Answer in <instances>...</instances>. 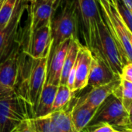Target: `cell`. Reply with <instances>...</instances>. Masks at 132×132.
I'll return each mask as SVG.
<instances>
[{
    "mask_svg": "<svg viewBox=\"0 0 132 132\" xmlns=\"http://www.w3.org/2000/svg\"><path fill=\"white\" fill-rule=\"evenodd\" d=\"M22 40V37H21ZM50 54L41 58H33L24 50L22 40V53L19 79L16 91L27 106L32 117L46 82Z\"/></svg>",
    "mask_w": 132,
    "mask_h": 132,
    "instance_id": "6da1fadb",
    "label": "cell"
},
{
    "mask_svg": "<svg viewBox=\"0 0 132 132\" xmlns=\"http://www.w3.org/2000/svg\"><path fill=\"white\" fill-rule=\"evenodd\" d=\"M59 10L57 15L53 14L51 20V51L63 41L79 38V20L76 0L57 1L54 8Z\"/></svg>",
    "mask_w": 132,
    "mask_h": 132,
    "instance_id": "7a4b0ae2",
    "label": "cell"
},
{
    "mask_svg": "<svg viewBox=\"0 0 132 132\" xmlns=\"http://www.w3.org/2000/svg\"><path fill=\"white\" fill-rule=\"evenodd\" d=\"M86 46L91 51H97L99 39V23L102 18L97 0H76Z\"/></svg>",
    "mask_w": 132,
    "mask_h": 132,
    "instance_id": "3957f363",
    "label": "cell"
},
{
    "mask_svg": "<svg viewBox=\"0 0 132 132\" xmlns=\"http://www.w3.org/2000/svg\"><path fill=\"white\" fill-rule=\"evenodd\" d=\"M21 53L22 40L19 36L12 51L0 62V100L17 96L16 88L20 75Z\"/></svg>",
    "mask_w": 132,
    "mask_h": 132,
    "instance_id": "277c9868",
    "label": "cell"
},
{
    "mask_svg": "<svg viewBox=\"0 0 132 132\" xmlns=\"http://www.w3.org/2000/svg\"><path fill=\"white\" fill-rule=\"evenodd\" d=\"M100 123H110L114 129L118 130L130 128L128 112L123 106L121 100L113 93L110 95L98 107L96 113L88 126Z\"/></svg>",
    "mask_w": 132,
    "mask_h": 132,
    "instance_id": "5b68a950",
    "label": "cell"
},
{
    "mask_svg": "<svg viewBox=\"0 0 132 132\" xmlns=\"http://www.w3.org/2000/svg\"><path fill=\"white\" fill-rule=\"evenodd\" d=\"M103 16V15H102ZM97 51L111 70L120 76L125 64L116 41L113 38L106 22L102 16L99 23V39Z\"/></svg>",
    "mask_w": 132,
    "mask_h": 132,
    "instance_id": "8992f818",
    "label": "cell"
},
{
    "mask_svg": "<svg viewBox=\"0 0 132 132\" xmlns=\"http://www.w3.org/2000/svg\"><path fill=\"white\" fill-rule=\"evenodd\" d=\"M28 117L27 106L18 96L0 100V132H13Z\"/></svg>",
    "mask_w": 132,
    "mask_h": 132,
    "instance_id": "52a82bcc",
    "label": "cell"
},
{
    "mask_svg": "<svg viewBox=\"0 0 132 132\" xmlns=\"http://www.w3.org/2000/svg\"><path fill=\"white\" fill-rule=\"evenodd\" d=\"M24 50L33 58H41L51 54V23L36 30H29L28 36L22 35Z\"/></svg>",
    "mask_w": 132,
    "mask_h": 132,
    "instance_id": "ba28073f",
    "label": "cell"
},
{
    "mask_svg": "<svg viewBox=\"0 0 132 132\" xmlns=\"http://www.w3.org/2000/svg\"><path fill=\"white\" fill-rule=\"evenodd\" d=\"M21 2L8 25L4 29L0 30V62L7 57L19 38L20 23L25 8Z\"/></svg>",
    "mask_w": 132,
    "mask_h": 132,
    "instance_id": "9c48e42d",
    "label": "cell"
},
{
    "mask_svg": "<svg viewBox=\"0 0 132 132\" xmlns=\"http://www.w3.org/2000/svg\"><path fill=\"white\" fill-rule=\"evenodd\" d=\"M91 52L92 60L88 79V86L92 88L97 87L107 84L120 77L111 70L99 51H94Z\"/></svg>",
    "mask_w": 132,
    "mask_h": 132,
    "instance_id": "30bf717a",
    "label": "cell"
},
{
    "mask_svg": "<svg viewBox=\"0 0 132 132\" xmlns=\"http://www.w3.org/2000/svg\"><path fill=\"white\" fill-rule=\"evenodd\" d=\"M70 40L71 39L63 41L51 51L45 82L54 86L60 85L61 74Z\"/></svg>",
    "mask_w": 132,
    "mask_h": 132,
    "instance_id": "8fae6325",
    "label": "cell"
},
{
    "mask_svg": "<svg viewBox=\"0 0 132 132\" xmlns=\"http://www.w3.org/2000/svg\"><path fill=\"white\" fill-rule=\"evenodd\" d=\"M92 60V52L81 43L79 47L76 62V82L74 92L82 90L88 86V79Z\"/></svg>",
    "mask_w": 132,
    "mask_h": 132,
    "instance_id": "7c38bea8",
    "label": "cell"
},
{
    "mask_svg": "<svg viewBox=\"0 0 132 132\" xmlns=\"http://www.w3.org/2000/svg\"><path fill=\"white\" fill-rule=\"evenodd\" d=\"M120 81V78L119 77L107 84L93 87L89 93L79 98L77 102L87 103L93 107L98 108L102 103L113 93V91L118 86Z\"/></svg>",
    "mask_w": 132,
    "mask_h": 132,
    "instance_id": "4fadbf2b",
    "label": "cell"
},
{
    "mask_svg": "<svg viewBox=\"0 0 132 132\" xmlns=\"http://www.w3.org/2000/svg\"><path fill=\"white\" fill-rule=\"evenodd\" d=\"M54 10L52 3H36L31 5L30 28L34 32L36 30L51 23Z\"/></svg>",
    "mask_w": 132,
    "mask_h": 132,
    "instance_id": "5bb4252c",
    "label": "cell"
},
{
    "mask_svg": "<svg viewBox=\"0 0 132 132\" xmlns=\"http://www.w3.org/2000/svg\"><path fill=\"white\" fill-rule=\"evenodd\" d=\"M97 109L87 103H76L71 110V113L74 126L78 132H82L89 125L96 113Z\"/></svg>",
    "mask_w": 132,
    "mask_h": 132,
    "instance_id": "9a60e30c",
    "label": "cell"
},
{
    "mask_svg": "<svg viewBox=\"0 0 132 132\" xmlns=\"http://www.w3.org/2000/svg\"><path fill=\"white\" fill-rule=\"evenodd\" d=\"M58 86L45 82L32 117L45 116L52 112L53 103Z\"/></svg>",
    "mask_w": 132,
    "mask_h": 132,
    "instance_id": "2e32d148",
    "label": "cell"
},
{
    "mask_svg": "<svg viewBox=\"0 0 132 132\" xmlns=\"http://www.w3.org/2000/svg\"><path fill=\"white\" fill-rule=\"evenodd\" d=\"M80 43L81 42L79 38H73L70 40L67 54H66L64 61L63 68L61 74L60 85H66V81H67L69 74L76 64Z\"/></svg>",
    "mask_w": 132,
    "mask_h": 132,
    "instance_id": "e0dca14e",
    "label": "cell"
},
{
    "mask_svg": "<svg viewBox=\"0 0 132 132\" xmlns=\"http://www.w3.org/2000/svg\"><path fill=\"white\" fill-rule=\"evenodd\" d=\"M54 123L61 132H78L74 126L71 110L64 107L49 113Z\"/></svg>",
    "mask_w": 132,
    "mask_h": 132,
    "instance_id": "ac0fdd59",
    "label": "cell"
},
{
    "mask_svg": "<svg viewBox=\"0 0 132 132\" xmlns=\"http://www.w3.org/2000/svg\"><path fill=\"white\" fill-rule=\"evenodd\" d=\"M74 92H72L66 85H59L55 94L52 111L60 110L65 107L74 96Z\"/></svg>",
    "mask_w": 132,
    "mask_h": 132,
    "instance_id": "d6986e66",
    "label": "cell"
},
{
    "mask_svg": "<svg viewBox=\"0 0 132 132\" xmlns=\"http://www.w3.org/2000/svg\"><path fill=\"white\" fill-rule=\"evenodd\" d=\"M31 118L36 132H61L53 121L50 114Z\"/></svg>",
    "mask_w": 132,
    "mask_h": 132,
    "instance_id": "ffe728a7",
    "label": "cell"
},
{
    "mask_svg": "<svg viewBox=\"0 0 132 132\" xmlns=\"http://www.w3.org/2000/svg\"><path fill=\"white\" fill-rule=\"evenodd\" d=\"M113 93L121 100L123 106L127 110L129 103L132 101V82L120 79L118 86Z\"/></svg>",
    "mask_w": 132,
    "mask_h": 132,
    "instance_id": "44dd1931",
    "label": "cell"
},
{
    "mask_svg": "<svg viewBox=\"0 0 132 132\" xmlns=\"http://www.w3.org/2000/svg\"><path fill=\"white\" fill-rule=\"evenodd\" d=\"M114 6L118 11L122 22L127 29L132 34V13L125 6L121 0H116L114 2Z\"/></svg>",
    "mask_w": 132,
    "mask_h": 132,
    "instance_id": "7402d4cb",
    "label": "cell"
},
{
    "mask_svg": "<svg viewBox=\"0 0 132 132\" xmlns=\"http://www.w3.org/2000/svg\"><path fill=\"white\" fill-rule=\"evenodd\" d=\"M85 129L87 130V131L83 130L85 132H111L115 130L112 125L107 123H100L92 126H88Z\"/></svg>",
    "mask_w": 132,
    "mask_h": 132,
    "instance_id": "603a6c76",
    "label": "cell"
},
{
    "mask_svg": "<svg viewBox=\"0 0 132 132\" xmlns=\"http://www.w3.org/2000/svg\"><path fill=\"white\" fill-rule=\"evenodd\" d=\"M13 132H36L30 117H27Z\"/></svg>",
    "mask_w": 132,
    "mask_h": 132,
    "instance_id": "cb8c5ba5",
    "label": "cell"
},
{
    "mask_svg": "<svg viewBox=\"0 0 132 132\" xmlns=\"http://www.w3.org/2000/svg\"><path fill=\"white\" fill-rule=\"evenodd\" d=\"M120 78L132 82V63H127L123 65Z\"/></svg>",
    "mask_w": 132,
    "mask_h": 132,
    "instance_id": "d4e9b609",
    "label": "cell"
},
{
    "mask_svg": "<svg viewBox=\"0 0 132 132\" xmlns=\"http://www.w3.org/2000/svg\"><path fill=\"white\" fill-rule=\"evenodd\" d=\"M125 6L132 13V0H121Z\"/></svg>",
    "mask_w": 132,
    "mask_h": 132,
    "instance_id": "484cf974",
    "label": "cell"
},
{
    "mask_svg": "<svg viewBox=\"0 0 132 132\" xmlns=\"http://www.w3.org/2000/svg\"><path fill=\"white\" fill-rule=\"evenodd\" d=\"M57 1H58V0H37L36 3H52L55 6Z\"/></svg>",
    "mask_w": 132,
    "mask_h": 132,
    "instance_id": "4316f807",
    "label": "cell"
},
{
    "mask_svg": "<svg viewBox=\"0 0 132 132\" xmlns=\"http://www.w3.org/2000/svg\"><path fill=\"white\" fill-rule=\"evenodd\" d=\"M127 110L129 115L132 114V101H130V103H129V105H128V106L127 108Z\"/></svg>",
    "mask_w": 132,
    "mask_h": 132,
    "instance_id": "83f0119b",
    "label": "cell"
},
{
    "mask_svg": "<svg viewBox=\"0 0 132 132\" xmlns=\"http://www.w3.org/2000/svg\"><path fill=\"white\" fill-rule=\"evenodd\" d=\"M127 34H128V37L130 39V44H131V47H132V34L127 30Z\"/></svg>",
    "mask_w": 132,
    "mask_h": 132,
    "instance_id": "f1b7e54d",
    "label": "cell"
},
{
    "mask_svg": "<svg viewBox=\"0 0 132 132\" xmlns=\"http://www.w3.org/2000/svg\"><path fill=\"white\" fill-rule=\"evenodd\" d=\"M120 132H132V129L130 128H125V129H122L120 130H119Z\"/></svg>",
    "mask_w": 132,
    "mask_h": 132,
    "instance_id": "f546056e",
    "label": "cell"
},
{
    "mask_svg": "<svg viewBox=\"0 0 132 132\" xmlns=\"http://www.w3.org/2000/svg\"><path fill=\"white\" fill-rule=\"evenodd\" d=\"M129 123H130V127L132 129V114L129 115Z\"/></svg>",
    "mask_w": 132,
    "mask_h": 132,
    "instance_id": "4dcf8cb0",
    "label": "cell"
},
{
    "mask_svg": "<svg viewBox=\"0 0 132 132\" xmlns=\"http://www.w3.org/2000/svg\"><path fill=\"white\" fill-rule=\"evenodd\" d=\"M23 1H27V2H29V3H30L31 4H34V3H36L37 0H23Z\"/></svg>",
    "mask_w": 132,
    "mask_h": 132,
    "instance_id": "1f68e13d",
    "label": "cell"
},
{
    "mask_svg": "<svg viewBox=\"0 0 132 132\" xmlns=\"http://www.w3.org/2000/svg\"><path fill=\"white\" fill-rule=\"evenodd\" d=\"M111 132H120V131H119L118 130H116V129H115V130H113L111 131Z\"/></svg>",
    "mask_w": 132,
    "mask_h": 132,
    "instance_id": "d6a6232c",
    "label": "cell"
},
{
    "mask_svg": "<svg viewBox=\"0 0 132 132\" xmlns=\"http://www.w3.org/2000/svg\"><path fill=\"white\" fill-rule=\"evenodd\" d=\"M115 1H116V0H111V2H112V4H113V6H114V2H115Z\"/></svg>",
    "mask_w": 132,
    "mask_h": 132,
    "instance_id": "836d02e7",
    "label": "cell"
},
{
    "mask_svg": "<svg viewBox=\"0 0 132 132\" xmlns=\"http://www.w3.org/2000/svg\"><path fill=\"white\" fill-rule=\"evenodd\" d=\"M3 1V0H0V4H1V3H2Z\"/></svg>",
    "mask_w": 132,
    "mask_h": 132,
    "instance_id": "e575fe53",
    "label": "cell"
}]
</instances>
